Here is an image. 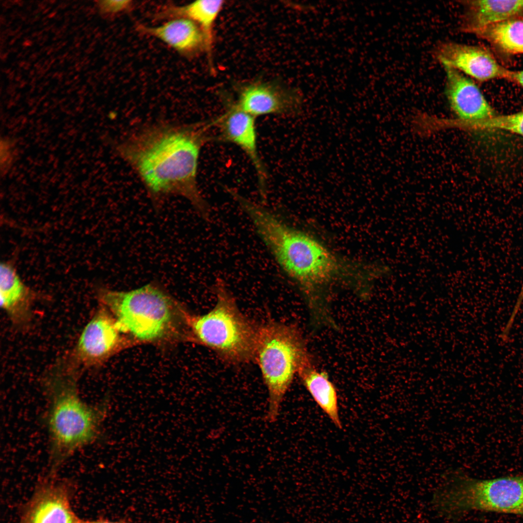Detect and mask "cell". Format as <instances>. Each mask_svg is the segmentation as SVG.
<instances>
[{"instance_id":"obj_9","label":"cell","mask_w":523,"mask_h":523,"mask_svg":"<svg viewBox=\"0 0 523 523\" xmlns=\"http://www.w3.org/2000/svg\"><path fill=\"white\" fill-rule=\"evenodd\" d=\"M111 314L101 306L84 328L70 357L79 368L99 366L129 344Z\"/></svg>"},{"instance_id":"obj_7","label":"cell","mask_w":523,"mask_h":523,"mask_svg":"<svg viewBox=\"0 0 523 523\" xmlns=\"http://www.w3.org/2000/svg\"><path fill=\"white\" fill-rule=\"evenodd\" d=\"M309 356L302 334L294 326L273 321L258 325L254 360L268 393L269 422L277 419L294 374Z\"/></svg>"},{"instance_id":"obj_17","label":"cell","mask_w":523,"mask_h":523,"mask_svg":"<svg viewBox=\"0 0 523 523\" xmlns=\"http://www.w3.org/2000/svg\"><path fill=\"white\" fill-rule=\"evenodd\" d=\"M464 5L461 30L468 33L523 14V0H473L464 2Z\"/></svg>"},{"instance_id":"obj_15","label":"cell","mask_w":523,"mask_h":523,"mask_svg":"<svg viewBox=\"0 0 523 523\" xmlns=\"http://www.w3.org/2000/svg\"><path fill=\"white\" fill-rule=\"evenodd\" d=\"M136 29L142 34L158 39L186 58L205 52L202 31L195 22L186 18L169 19L154 26L138 23Z\"/></svg>"},{"instance_id":"obj_2","label":"cell","mask_w":523,"mask_h":523,"mask_svg":"<svg viewBox=\"0 0 523 523\" xmlns=\"http://www.w3.org/2000/svg\"><path fill=\"white\" fill-rule=\"evenodd\" d=\"M246 214L280 267L302 292L315 323L334 325L328 301V292L334 284L344 283L365 293L378 278L375 263L342 259L263 206L254 204Z\"/></svg>"},{"instance_id":"obj_8","label":"cell","mask_w":523,"mask_h":523,"mask_svg":"<svg viewBox=\"0 0 523 523\" xmlns=\"http://www.w3.org/2000/svg\"><path fill=\"white\" fill-rule=\"evenodd\" d=\"M443 67L446 96L454 117L444 119L427 115L423 122L425 130L429 134L451 128L479 132L483 123L497 114L471 79L452 68Z\"/></svg>"},{"instance_id":"obj_22","label":"cell","mask_w":523,"mask_h":523,"mask_svg":"<svg viewBox=\"0 0 523 523\" xmlns=\"http://www.w3.org/2000/svg\"><path fill=\"white\" fill-rule=\"evenodd\" d=\"M0 146L1 171L3 174H5L11 167L14 160L15 144L10 139L3 138L1 139Z\"/></svg>"},{"instance_id":"obj_23","label":"cell","mask_w":523,"mask_h":523,"mask_svg":"<svg viewBox=\"0 0 523 523\" xmlns=\"http://www.w3.org/2000/svg\"><path fill=\"white\" fill-rule=\"evenodd\" d=\"M523 301V283L520 292L519 294L516 303L515 305L513 311L511 313V316L506 325V328L508 329H511L512 326V324L515 320V318L520 309L521 305Z\"/></svg>"},{"instance_id":"obj_21","label":"cell","mask_w":523,"mask_h":523,"mask_svg":"<svg viewBox=\"0 0 523 523\" xmlns=\"http://www.w3.org/2000/svg\"><path fill=\"white\" fill-rule=\"evenodd\" d=\"M131 0H103L98 1L97 6L103 15L114 16L130 11L133 7Z\"/></svg>"},{"instance_id":"obj_6","label":"cell","mask_w":523,"mask_h":523,"mask_svg":"<svg viewBox=\"0 0 523 523\" xmlns=\"http://www.w3.org/2000/svg\"><path fill=\"white\" fill-rule=\"evenodd\" d=\"M433 503L449 518L473 510L523 515V476L481 479L453 471L435 492Z\"/></svg>"},{"instance_id":"obj_14","label":"cell","mask_w":523,"mask_h":523,"mask_svg":"<svg viewBox=\"0 0 523 523\" xmlns=\"http://www.w3.org/2000/svg\"><path fill=\"white\" fill-rule=\"evenodd\" d=\"M0 306L12 323L26 329L33 318V307L39 294L21 279L14 264L1 262L0 267Z\"/></svg>"},{"instance_id":"obj_24","label":"cell","mask_w":523,"mask_h":523,"mask_svg":"<svg viewBox=\"0 0 523 523\" xmlns=\"http://www.w3.org/2000/svg\"><path fill=\"white\" fill-rule=\"evenodd\" d=\"M506 79L514 81L523 88V70H508Z\"/></svg>"},{"instance_id":"obj_18","label":"cell","mask_w":523,"mask_h":523,"mask_svg":"<svg viewBox=\"0 0 523 523\" xmlns=\"http://www.w3.org/2000/svg\"><path fill=\"white\" fill-rule=\"evenodd\" d=\"M297 373L318 406L336 427L341 429L337 391L327 375L314 367L310 356L303 361Z\"/></svg>"},{"instance_id":"obj_5","label":"cell","mask_w":523,"mask_h":523,"mask_svg":"<svg viewBox=\"0 0 523 523\" xmlns=\"http://www.w3.org/2000/svg\"><path fill=\"white\" fill-rule=\"evenodd\" d=\"M215 291L216 302L213 309L201 315L188 313L189 340L209 348L231 363L254 360L258 325L241 312L221 279H217Z\"/></svg>"},{"instance_id":"obj_3","label":"cell","mask_w":523,"mask_h":523,"mask_svg":"<svg viewBox=\"0 0 523 523\" xmlns=\"http://www.w3.org/2000/svg\"><path fill=\"white\" fill-rule=\"evenodd\" d=\"M79 368L70 357L46 373L43 386L48 402L46 423L50 443V473L55 475L71 456L100 438L108 400L91 405L79 394Z\"/></svg>"},{"instance_id":"obj_25","label":"cell","mask_w":523,"mask_h":523,"mask_svg":"<svg viewBox=\"0 0 523 523\" xmlns=\"http://www.w3.org/2000/svg\"><path fill=\"white\" fill-rule=\"evenodd\" d=\"M77 523H124L121 522L111 521L105 519H98L93 520L79 519Z\"/></svg>"},{"instance_id":"obj_13","label":"cell","mask_w":523,"mask_h":523,"mask_svg":"<svg viewBox=\"0 0 523 523\" xmlns=\"http://www.w3.org/2000/svg\"><path fill=\"white\" fill-rule=\"evenodd\" d=\"M435 54L443 66L452 68L479 81L506 79L508 70L501 66L492 54L479 46L455 42L442 43Z\"/></svg>"},{"instance_id":"obj_19","label":"cell","mask_w":523,"mask_h":523,"mask_svg":"<svg viewBox=\"0 0 523 523\" xmlns=\"http://www.w3.org/2000/svg\"><path fill=\"white\" fill-rule=\"evenodd\" d=\"M502 51L523 54V19L519 17L471 31Z\"/></svg>"},{"instance_id":"obj_11","label":"cell","mask_w":523,"mask_h":523,"mask_svg":"<svg viewBox=\"0 0 523 523\" xmlns=\"http://www.w3.org/2000/svg\"><path fill=\"white\" fill-rule=\"evenodd\" d=\"M233 100L242 111L255 117L289 115L300 109L303 97L297 90L275 81L254 80L236 86Z\"/></svg>"},{"instance_id":"obj_4","label":"cell","mask_w":523,"mask_h":523,"mask_svg":"<svg viewBox=\"0 0 523 523\" xmlns=\"http://www.w3.org/2000/svg\"><path fill=\"white\" fill-rule=\"evenodd\" d=\"M97 297L121 331L136 341L188 339V312L155 281L128 291L100 287Z\"/></svg>"},{"instance_id":"obj_16","label":"cell","mask_w":523,"mask_h":523,"mask_svg":"<svg viewBox=\"0 0 523 523\" xmlns=\"http://www.w3.org/2000/svg\"><path fill=\"white\" fill-rule=\"evenodd\" d=\"M224 2L222 0H200L183 5H167L156 12L155 18L168 20L184 17L195 22L203 32L205 42V52L211 71H213L212 54L214 29Z\"/></svg>"},{"instance_id":"obj_1","label":"cell","mask_w":523,"mask_h":523,"mask_svg":"<svg viewBox=\"0 0 523 523\" xmlns=\"http://www.w3.org/2000/svg\"><path fill=\"white\" fill-rule=\"evenodd\" d=\"M212 127L213 120L151 124L116 144L117 154L138 176L155 211H160L166 198L177 196L189 201L201 218L208 219L210 208L197 177L201 149L214 141Z\"/></svg>"},{"instance_id":"obj_10","label":"cell","mask_w":523,"mask_h":523,"mask_svg":"<svg viewBox=\"0 0 523 523\" xmlns=\"http://www.w3.org/2000/svg\"><path fill=\"white\" fill-rule=\"evenodd\" d=\"M224 98L225 111L213 119L218 130L214 141L232 143L245 153L254 168L260 196L265 201L268 174L258 150L256 118L238 108L229 97Z\"/></svg>"},{"instance_id":"obj_20","label":"cell","mask_w":523,"mask_h":523,"mask_svg":"<svg viewBox=\"0 0 523 523\" xmlns=\"http://www.w3.org/2000/svg\"><path fill=\"white\" fill-rule=\"evenodd\" d=\"M502 130L523 137V110L507 115H498L486 121L480 132L490 130Z\"/></svg>"},{"instance_id":"obj_12","label":"cell","mask_w":523,"mask_h":523,"mask_svg":"<svg viewBox=\"0 0 523 523\" xmlns=\"http://www.w3.org/2000/svg\"><path fill=\"white\" fill-rule=\"evenodd\" d=\"M49 475L37 485L17 523H77L71 506L73 487L69 481Z\"/></svg>"}]
</instances>
